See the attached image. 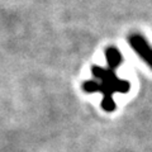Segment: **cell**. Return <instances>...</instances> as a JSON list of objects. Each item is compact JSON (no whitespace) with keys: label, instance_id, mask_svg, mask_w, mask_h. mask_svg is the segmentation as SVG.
I'll list each match as a JSON object with an SVG mask.
<instances>
[{"label":"cell","instance_id":"6da1fadb","mask_svg":"<svg viewBox=\"0 0 152 152\" xmlns=\"http://www.w3.org/2000/svg\"><path fill=\"white\" fill-rule=\"evenodd\" d=\"M105 57L108 61V67L103 69L94 66L91 72L95 80H89L84 83L83 89L86 93H100L103 94L102 108L105 112H113L115 109V103L113 95L115 93L126 94L129 91L131 84L127 80L119 79L115 74L117 67L123 64V56L115 47H108L105 51Z\"/></svg>","mask_w":152,"mask_h":152},{"label":"cell","instance_id":"7a4b0ae2","mask_svg":"<svg viewBox=\"0 0 152 152\" xmlns=\"http://www.w3.org/2000/svg\"><path fill=\"white\" fill-rule=\"evenodd\" d=\"M128 43L134 50L136 53L143 60V62L152 69V47L148 45L146 38L140 33H133L128 37Z\"/></svg>","mask_w":152,"mask_h":152}]
</instances>
